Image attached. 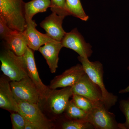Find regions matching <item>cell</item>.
Listing matches in <instances>:
<instances>
[{
    "mask_svg": "<svg viewBox=\"0 0 129 129\" xmlns=\"http://www.w3.org/2000/svg\"><path fill=\"white\" fill-rule=\"evenodd\" d=\"M25 3L23 0H0V17L13 30H25Z\"/></svg>",
    "mask_w": 129,
    "mask_h": 129,
    "instance_id": "1",
    "label": "cell"
},
{
    "mask_svg": "<svg viewBox=\"0 0 129 129\" xmlns=\"http://www.w3.org/2000/svg\"><path fill=\"white\" fill-rule=\"evenodd\" d=\"M78 59L83 66L86 73L101 90L104 106L109 109L116 104L118 97L109 92L105 87L103 81V64L98 61H90L87 57L79 56Z\"/></svg>",
    "mask_w": 129,
    "mask_h": 129,
    "instance_id": "2",
    "label": "cell"
},
{
    "mask_svg": "<svg viewBox=\"0 0 129 129\" xmlns=\"http://www.w3.org/2000/svg\"><path fill=\"white\" fill-rule=\"evenodd\" d=\"M1 70L11 81H18L28 76L23 56H18L8 49L1 53Z\"/></svg>",
    "mask_w": 129,
    "mask_h": 129,
    "instance_id": "3",
    "label": "cell"
},
{
    "mask_svg": "<svg viewBox=\"0 0 129 129\" xmlns=\"http://www.w3.org/2000/svg\"><path fill=\"white\" fill-rule=\"evenodd\" d=\"M108 110L103 104L94 105L88 113L85 120L94 129H120L114 114Z\"/></svg>",
    "mask_w": 129,
    "mask_h": 129,
    "instance_id": "4",
    "label": "cell"
},
{
    "mask_svg": "<svg viewBox=\"0 0 129 129\" xmlns=\"http://www.w3.org/2000/svg\"><path fill=\"white\" fill-rule=\"evenodd\" d=\"M10 84L15 98L39 104L42 101L39 90L28 76L18 81H11Z\"/></svg>",
    "mask_w": 129,
    "mask_h": 129,
    "instance_id": "5",
    "label": "cell"
},
{
    "mask_svg": "<svg viewBox=\"0 0 129 129\" xmlns=\"http://www.w3.org/2000/svg\"><path fill=\"white\" fill-rule=\"evenodd\" d=\"M19 111L26 120L36 125L39 129L52 128L51 122L42 112L39 104L30 103L15 98Z\"/></svg>",
    "mask_w": 129,
    "mask_h": 129,
    "instance_id": "6",
    "label": "cell"
},
{
    "mask_svg": "<svg viewBox=\"0 0 129 129\" xmlns=\"http://www.w3.org/2000/svg\"><path fill=\"white\" fill-rule=\"evenodd\" d=\"M72 88L73 95H80L86 98L94 106L104 104L101 90L86 73Z\"/></svg>",
    "mask_w": 129,
    "mask_h": 129,
    "instance_id": "7",
    "label": "cell"
},
{
    "mask_svg": "<svg viewBox=\"0 0 129 129\" xmlns=\"http://www.w3.org/2000/svg\"><path fill=\"white\" fill-rule=\"evenodd\" d=\"M61 42L63 47L73 50L80 56L89 58L92 55V47L86 42L76 28L70 32H66Z\"/></svg>",
    "mask_w": 129,
    "mask_h": 129,
    "instance_id": "8",
    "label": "cell"
},
{
    "mask_svg": "<svg viewBox=\"0 0 129 129\" xmlns=\"http://www.w3.org/2000/svg\"><path fill=\"white\" fill-rule=\"evenodd\" d=\"M85 73L82 64H78L65 70L61 74L55 77L48 86L51 90L73 87Z\"/></svg>",
    "mask_w": 129,
    "mask_h": 129,
    "instance_id": "9",
    "label": "cell"
},
{
    "mask_svg": "<svg viewBox=\"0 0 129 129\" xmlns=\"http://www.w3.org/2000/svg\"><path fill=\"white\" fill-rule=\"evenodd\" d=\"M73 95L72 87L62 88L60 90H51L45 99L49 108L54 114L59 115L64 112Z\"/></svg>",
    "mask_w": 129,
    "mask_h": 129,
    "instance_id": "10",
    "label": "cell"
},
{
    "mask_svg": "<svg viewBox=\"0 0 129 129\" xmlns=\"http://www.w3.org/2000/svg\"><path fill=\"white\" fill-rule=\"evenodd\" d=\"M23 56L27 65L28 76L39 90L42 100H45L51 89L49 86L44 84L40 78L35 61L33 50L27 47Z\"/></svg>",
    "mask_w": 129,
    "mask_h": 129,
    "instance_id": "11",
    "label": "cell"
},
{
    "mask_svg": "<svg viewBox=\"0 0 129 129\" xmlns=\"http://www.w3.org/2000/svg\"><path fill=\"white\" fill-rule=\"evenodd\" d=\"M26 27L23 34L27 42L28 47L32 50L38 51L40 47L53 40L46 34H42L36 29L37 24L35 21L26 19Z\"/></svg>",
    "mask_w": 129,
    "mask_h": 129,
    "instance_id": "12",
    "label": "cell"
},
{
    "mask_svg": "<svg viewBox=\"0 0 129 129\" xmlns=\"http://www.w3.org/2000/svg\"><path fill=\"white\" fill-rule=\"evenodd\" d=\"M65 17L52 12L41 22L40 25L51 39L61 41L66 33L62 26L63 21Z\"/></svg>",
    "mask_w": 129,
    "mask_h": 129,
    "instance_id": "13",
    "label": "cell"
},
{
    "mask_svg": "<svg viewBox=\"0 0 129 129\" xmlns=\"http://www.w3.org/2000/svg\"><path fill=\"white\" fill-rule=\"evenodd\" d=\"M62 47L61 41L53 40L40 47L38 50L46 60L52 73H54L56 71L59 60V52Z\"/></svg>",
    "mask_w": 129,
    "mask_h": 129,
    "instance_id": "14",
    "label": "cell"
},
{
    "mask_svg": "<svg viewBox=\"0 0 129 129\" xmlns=\"http://www.w3.org/2000/svg\"><path fill=\"white\" fill-rule=\"evenodd\" d=\"M0 107L13 112L19 111L16 101L8 79L2 77L0 79Z\"/></svg>",
    "mask_w": 129,
    "mask_h": 129,
    "instance_id": "15",
    "label": "cell"
},
{
    "mask_svg": "<svg viewBox=\"0 0 129 129\" xmlns=\"http://www.w3.org/2000/svg\"><path fill=\"white\" fill-rule=\"evenodd\" d=\"M7 49L18 56L25 53L28 43L23 32L14 30L10 36L5 40Z\"/></svg>",
    "mask_w": 129,
    "mask_h": 129,
    "instance_id": "16",
    "label": "cell"
},
{
    "mask_svg": "<svg viewBox=\"0 0 129 129\" xmlns=\"http://www.w3.org/2000/svg\"><path fill=\"white\" fill-rule=\"evenodd\" d=\"M51 6L50 0H32L29 2L25 3V19H32L35 14L46 12L48 8H50Z\"/></svg>",
    "mask_w": 129,
    "mask_h": 129,
    "instance_id": "17",
    "label": "cell"
},
{
    "mask_svg": "<svg viewBox=\"0 0 129 129\" xmlns=\"http://www.w3.org/2000/svg\"><path fill=\"white\" fill-rule=\"evenodd\" d=\"M66 6L70 16H73L83 21H87L89 16L86 14L80 0H66Z\"/></svg>",
    "mask_w": 129,
    "mask_h": 129,
    "instance_id": "18",
    "label": "cell"
},
{
    "mask_svg": "<svg viewBox=\"0 0 129 129\" xmlns=\"http://www.w3.org/2000/svg\"><path fill=\"white\" fill-rule=\"evenodd\" d=\"M64 112L66 118L73 120H85L88 115V112L78 107L72 99L69 101Z\"/></svg>",
    "mask_w": 129,
    "mask_h": 129,
    "instance_id": "19",
    "label": "cell"
},
{
    "mask_svg": "<svg viewBox=\"0 0 129 129\" xmlns=\"http://www.w3.org/2000/svg\"><path fill=\"white\" fill-rule=\"evenodd\" d=\"M61 124L63 129H93L92 125L85 120H73L66 118Z\"/></svg>",
    "mask_w": 129,
    "mask_h": 129,
    "instance_id": "20",
    "label": "cell"
},
{
    "mask_svg": "<svg viewBox=\"0 0 129 129\" xmlns=\"http://www.w3.org/2000/svg\"><path fill=\"white\" fill-rule=\"evenodd\" d=\"M51 11L59 16H70L66 6V0H50Z\"/></svg>",
    "mask_w": 129,
    "mask_h": 129,
    "instance_id": "21",
    "label": "cell"
},
{
    "mask_svg": "<svg viewBox=\"0 0 129 129\" xmlns=\"http://www.w3.org/2000/svg\"><path fill=\"white\" fill-rule=\"evenodd\" d=\"M72 100L80 108L89 112L94 107L92 102L85 97L78 95H73Z\"/></svg>",
    "mask_w": 129,
    "mask_h": 129,
    "instance_id": "22",
    "label": "cell"
},
{
    "mask_svg": "<svg viewBox=\"0 0 129 129\" xmlns=\"http://www.w3.org/2000/svg\"><path fill=\"white\" fill-rule=\"evenodd\" d=\"M119 108L126 118L124 123H119L120 129H129V97L127 100H122L119 102Z\"/></svg>",
    "mask_w": 129,
    "mask_h": 129,
    "instance_id": "23",
    "label": "cell"
},
{
    "mask_svg": "<svg viewBox=\"0 0 129 129\" xmlns=\"http://www.w3.org/2000/svg\"><path fill=\"white\" fill-rule=\"evenodd\" d=\"M11 118L13 129H25L26 119L21 114L13 112L11 114Z\"/></svg>",
    "mask_w": 129,
    "mask_h": 129,
    "instance_id": "24",
    "label": "cell"
},
{
    "mask_svg": "<svg viewBox=\"0 0 129 129\" xmlns=\"http://www.w3.org/2000/svg\"><path fill=\"white\" fill-rule=\"evenodd\" d=\"M14 30L9 27L4 19L0 17V36L2 39L5 40Z\"/></svg>",
    "mask_w": 129,
    "mask_h": 129,
    "instance_id": "25",
    "label": "cell"
},
{
    "mask_svg": "<svg viewBox=\"0 0 129 129\" xmlns=\"http://www.w3.org/2000/svg\"><path fill=\"white\" fill-rule=\"evenodd\" d=\"M25 129H39L36 125L26 119Z\"/></svg>",
    "mask_w": 129,
    "mask_h": 129,
    "instance_id": "26",
    "label": "cell"
},
{
    "mask_svg": "<svg viewBox=\"0 0 129 129\" xmlns=\"http://www.w3.org/2000/svg\"><path fill=\"white\" fill-rule=\"evenodd\" d=\"M127 69H128V70L129 71V65L128 67V68H127ZM119 92V93H120V94H124V93L129 92V85L128 86H127V88H125V89L120 90Z\"/></svg>",
    "mask_w": 129,
    "mask_h": 129,
    "instance_id": "27",
    "label": "cell"
}]
</instances>
